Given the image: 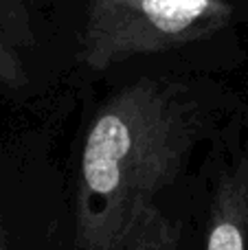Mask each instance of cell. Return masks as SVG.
Returning a JSON list of instances; mask_svg holds the SVG:
<instances>
[{
  "label": "cell",
  "mask_w": 248,
  "mask_h": 250,
  "mask_svg": "<svg viewBox=\"0 0 248 250\" xmlns=\"http://www.w3.org/2000/svg\"><path fill=\"white\" fill-rule=\"evenodd\" d=\"M233 20L227 0H88L79 33V62L108 70L213 38Z\"/></svg>",
  "instance_id": "obj_2"
},
{
  "label": "cell",
  "mask_w": 248,
  "mask_h": 250,
  "mask_svg": "<svg viewBox=\"0 0 248 250\" xmlns=\"http://www.w3.org/2000/svg\"><path fill=\"white\" fill-rule=\"evenodd\" d=\"M29 83L24 60L20 57L13 38L0 24V88L4 90H22Z\"/></svg>",
  "instance_id": "obj_5"
},
{
  "label": "cell",
  "mask_w": 248,
  "mask_h": 250,
  "mask_svg": "<svg viewBox=\"0 0 248 250\" xmlns=\"http://www.w3.org/2000/svg\"><path fill=\"white\" fill-rule=\"evenodd\" d=\"M180 248V226L174 220L149 207L141 222L136 224L125 250H178Z\"/></svg>",
  "instance_id": "obj_4"
},
{
  "label": "cell",
  "mask_w": 248,
  "mask_h": 250,
  "mask_svg": "<svg viewBox=\"0 0 248 250\" xmlns=\"http://www.w3.org/2000/svg\"><path fill=\"white\" fill-rule=\"evenodd\" d=\"M200 132V108L176 83L139 79L114 92L83 136L75 202L79 250H125Z\"/></svg>",
  "instance_id": "obj_1"
},
{
  "label": "cell",
  "mask_w": 248,
  "mask_h": 250,
  "mask_svg": "<svg viewBox=\"0 0 248 250\" xmlns=\"http://www.w3.org/2000/svg\"><path fill=\"white\" fill-rule=\"evenodd\" d=\"M207 250H248V158L220 176L211 200Z\"/></svg>",
  "instance_id": "obj_3"
},
{
  "label": "cell",
  "mask_w": 248,
  "mask_h": 250,
  "mask_svg": "<svg viewBox=\"0 0 248 250\" xmlns=\"http://www.w3.org/2000/svg\"><path fill=\"white\" fill-rule=\"evenodd\" d=\"M0 250H4V244H2V224H0Z\"/></svg>",
  "instance_id": "obj_6"
}]
</instances>
